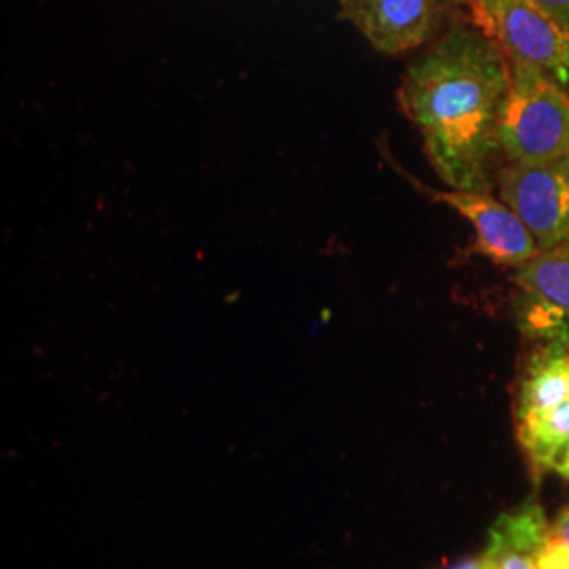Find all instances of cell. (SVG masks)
<instances>
[{
	"instance_id": "obj_3",
	"label": "cell",
	"mask_w": 569,
	"mask_h": 569,
	"mask_svg": "<svg viewBox=\"0 0 569 569\" xmlns=\"http://www.w3.org/2000/svg\"><path fill=\"white\" fill-rule=\"evenodd\" d=\"M470 11L509 61L536 66L569 91V28L540 0H470Z\"/></svg>"
},
{
	"instance_id": "obj_13",
	"label": "cell",
	"mask_w": 569,
	"mask_h": 569,
	"mask_svg": "<svg viewBox=\"0 0 569 569\" xmlns=\"http://www.w3.org/2000/svg\"><path fill=\"white\" fill-rule=\"evenodd\" d=\"M448 569H483V555L477 557V559H467V561H460L456 566H451Z\"/></svg>"
},
{
	"instance_id": "obj_14",
	"label": "cell",
	"mask_w": 569,
	"mask_h": 569,
	"mask_svg": "<svg viewBox=\"0 0 569 569\" xmlns=\"http://www.w3.org/2000/svg\"><path fill=\"white\" fill-rule=\"evenodd\" d=\"M555 470L559 472V475H563L566 479H569V448L566 449V453L557 460V465H555Z\"/></svg>"
},
{
	"instance_id": "obj_4",
	"label": "cell",
	"mask_w": 569,
	"mask_h": 569,
	"mask_svg": "<svg viewBox=\"0 0 569 569\" xmlns=\"http://www.w3.org/2000/svg\"><path fill=\"white\" fill-rule=\"evenodd\" d=\"M498 188L540 251L568 243L569 157L552 163H509L498 176Z\"/></svg>"
},
{
	"instance_id": "obj_11",
	"label": "cell",
	"mask_w": 569,
	"mask_h": 569,
	"mask_svg": "<svg viewBox=\"0 0 569 569\" xmlns=\"http://www.w3.org/2000/svg\"><path fill=\"white\" fill-rule=\"evenodd\" d=\"M538 559L542 569H569V507L561 510L547 529Z\"/></svg>"
},
{
	"instance_id": "obj_7",
	"label": "cell",
	"mask_w": 569,
	"mask_h": 569,
	"mask_svg": "<svg viewBox=\"0 0 569 569\" xmlns=\"http://www.w3.org/2000/svg\"><path fill=\"white\" fill-rule=\"evenodd\" d=\"M515 283L526 296V323L536 336H569V241L519 266Z\"/></svg>"
},
{
	"instance_id": "obj_5",
	"label": "cell",
	"mask_w": 569,
	"mask_h": 569,
	"mask_svg": "<svg viewBox=\"0 0 569 569\" xmlns=\"http://www.w3.org/2000/svg\"><path fill=\"white\" fill-rule=\"evenodd\" d=\"M470 0H340V20L385 56H403L430 41L449 13Z\"/></svg>"
},
{
	"instance_id": "obj_12",
	"label": "cell",
	"mask_w": 569,
	"mask_h": 569,
	"mask_svg": "<svg viewBox=\"0 0 569 569\" xmlns=\"http://www.w3.org/2000/svg\"><path fill=\"white\" fill-rule=\"evenodd\" d=\"M550 13L569 28V0H540Z\"/></svg>"
},
{
	"instance_id": "obj_8",
	"label": "cell",
	"mask_w": 569,
	"mask_h": 569,
	"mask_svg": "<svg viewBox=\"0 0 569 569\" xmlns=\"http://www.w3.org/2000/svg\"><path fill=\"white\" fill-rule=\"evenodd\" d=\"M547 529V515L536 502L498 517L489 529L483 569H542L538 557Z\"/></svg>"
},
{
	"instance_id": "obj_6",
	"label": "cell",
	"mask_w": 569,
	"mask_h": 569,
	"mask_svg": "<svg viewBox=\"0 0 569 569\" xmlns=\"http://www.w3.org/2000/svg\"><path fill=\"white\" fill-rule=\"evenodd\" d=\"M401 173L432 201L449 204L472 224L475 241L468 247L467 256L477 253L488 258L493 264L519 268L540 253V247L533 241L526 224L519 220V216L509 204L496 201L489 192L456 188L435 190L416 182L406 171Z\"/></svg>"
},
{
	"instance_id": "obj_10",
	"label": "cell",
	"mask_w": 569,
	"mask_h": 569,
	"mask_svg": "<svg viewBox=\"0 0 569 569\" xmlns=\"http://www.w3.org/2000/svg\"><path fill=\"white\" fill-rule=\"evenodd\" d=\"M517 422L519 443L528 451L533 467L555 468L569 448V401Z\"/></svg>"
},
{
	"instance_id": "obj_2",
	"label": "cell",
	"mask_w": 569,
	"mask_h": 569,
	"mask_svg": "<svg viewBox=\"0 0 569 569\" xmlns=\"http://www.w3.org/2000/svg\"><path fill=\"white\" fill-rule=\"evenodd\" d=\"M500 150L510 163H552L569 157V93L545 70L510 61L500 114Z\"/></svg>"
},
{
	"instance_id": "obj_9",
	"label": "cell",
	"mask_w": 569,
	"mask_h": 569,
	"mask_svg": "<svg viewBox=\"0 0 569 569\" xmlns=\"http://www.w3.org/2000/svg\"><path fill=\"white\" fill-rule=\"evenodd\" d=\"M569 401V336L552 338L533 355L519 390L517 420Z\"/></svg>"
},
{
	"instance_id": "obj_1",
	"label": "cell",
	"mask_w": 569,
	"mask_h": 569,
	"mask_svg": "<svg viewBox=\"0 0 569 569\" xmlns=\"http://www.w3.org/2000/svg\"><path fill=\"white\" fill-rule=\"evenodd\" d=\"M509 89V58L475 23L451 26L407 68L397 100L448 188L489 192Z\"/></svg>"
}]
</instances>
